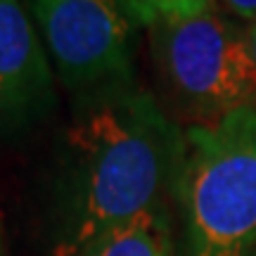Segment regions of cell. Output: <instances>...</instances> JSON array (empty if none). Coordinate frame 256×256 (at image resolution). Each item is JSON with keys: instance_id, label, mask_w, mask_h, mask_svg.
<instances>
[{"instance_id": "cell-11", "label": "cell", "mask_w": 256, "mask_h": 256, "mask_svg": "<svg viewBox=\"0 0 256 256\" xmlns=\"http://www.w3.org/2000/svg\"><path fill=\"white\" fill-rule=\"evenodd\" d=\"M0 256H2V244H0Z\"/></svg>"}, {"instance_id": "cell-9", "label": "cell", "mask_w": 256, "mask_h": 256, "mask_svg": "<svg viewBox=\"0 0 256 256\" xmlns=\"http://www.w3.org/2000/svg\"><path fill=\"white\" fill-rule=\"evenodd\" d=\"M244 43H247L249 60H252V64H254V69H256V22L247 28V34H244Z\"/></svg>"}, {"instance_id": "cell-8", "label": "cell", "mask_w": 256, "mask_h": 256, "mask_svg": "<svg viewBox=\"0 0 256 256\" xmlns=\"http://www.w3.org/2000/svg\"><path fill=\"white\" fill-rule=\"evenodd\" d=\"M226 10H230L235 17L249 19L252 24L256 22V0H218Z\"/></svg>"}, {"instance_id": "cell-1", "label": "cell", "mask_w": 256, "mask_h": 256, "mask_svg": "<svg viewBox=\"0 0 256 256\" xmlns=\"http://www.w3.org/2000/svg\"><path fill=\"white\" fill-rule=\"evenodd\" d=\"M180 156L183 130L150 92L130 81L88 92L60 152L55 256H78L102 232L164 204Z\"/></svg>"}, {"instance_id": "cell-3", "label": "cell", "mask_w": 256, "mask_h": 256, "mask_svg": "<svg viewBox=\"0 0 256 256\" xmlns=\"http://www.w3.org/2000/svg\"><path fill=\"white\" fill-rule=\"evenodd\" d=\"M150 28L162 76L185 110L214 121L242 107H256V69L244 34L220 19L214 5Z\"/></svg>"}, {"instance_id": "cell-10", "label": "cell", "mask_w": 256, "mask_h": 256, "mask_svg": "<svg viewBox=\"0 0 256 256\" xmlns=\"http://www.w3.org/2000/svg\"><path fill=\"white\" fill-rule=\"evenodd\" d=\"M249 256H256V247H254V249H252V254H249Z\"/></svg>"}, {"instance_id": "cell-4", "label": "cell", "mask_w": 256, "mask_h": 256, "mask_svg": "<svg viewBox=\"0 0 256 256\" xmlns=\"http://www.w3.org/2000/svg\"><path fill=\"white\" fill-rule=\"evenodd\" d=\"M64 86L102 90L130 81V22L116 0H22Z\"/></svg>"}, {"instance_id": "cell-5", "label": "cell", "mask_w": 256, "mask_h": 256, "mask_svg": "<svg viewBox=\"0 0 256 256\" xmlns=\"http://www.w3.org/2000/svg\"><path fill=\"white\" fill-rule=\"evenodd\" d=\"M55 76L22 0H0V128L31 126L55 110Z\"/></svg>"}, {"instance_id": "cell-7", "label": "cell", "mask_w": 256, "mask_h": 256, "mask_svg": "<svg viewBox=\"0 0 256 256\" xmlns=\"http://www.w3.org/2000/svg\"><path fill=\"white\" fill-rule=\"evenodd\" d=\"M128 22L154 26L164 19L192 17L211 5V0H116Z\"/></svg>"}, {"instance_id": "cell-6", "label": "cell", "mask_w": 256, "mask_h": 256, "mask_svg": "<svg viewBox=\"0 0 256 256\" xmlns=\"http://www.w3.org/2000/svg\"><path fill=\"white\" fill-rule=\"evenodd\" d=\"M174 252L171 211L164 202L102 232L78 256H174Z\"/></svg>"}, {"instance_id": "cell-2", "label": "cell", "mask_w": 256, "mask_h": 256, "mask_svg": "<svg viewBox=\"0 0 256 256\" xmlns=\"http://www.w3.org/2000/svg\"><path fill=\"white\" fill-rule=\"evenodd\" d=\"M174 192L183 256H249L256 247V107L190 126Z\"/></svg>"}]
</instances>
